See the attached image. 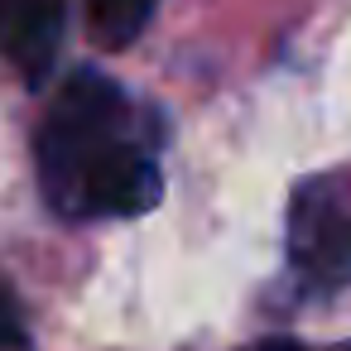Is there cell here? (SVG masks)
<instances>
[{"label": "cell", "mask_w": 351, "mask_h": 351, "mask_svg": "<svg viewBox=\"0 0 351 351\" xmlns=\"http://www.w3.org/2000/svg\"><path fill=\"white\" fill-rule=\"evenodd\" d=\"M39 183L58 217H140L159 202L164 173L135 125L130 97L101 73H73L34 135Z\"/></svg>", "instance_id": "obj_1"}, {"label": "cell", "mask_w": 351, "mask_h": 351, "mask_svg": "<svg viewBox=\"0 0 351 351\" xmlns=\"http://www.w3.org/2000/svg\"><path fill=\"white\" fill-rule=\"evenodd\" d=\"M159 0H87V29L106 49H125L140 39Z\"/></svg>", "instance_id": "obj_4"}, {"label": "cell", "mask_w": 351, "mask_h": 351, "mask_svg": "<svg viewBox=\"0 0 351 351\" xmlns=\"http://www.w3.org/2000/svg\"><path fill=\"white\" fill-rule=\"evenodd\" d=\"M20 341V313H15V298L0 289V351Z\"/></svg>", "instance_id": "obj_5"}, {"label": "cell", "mask_w": 351, "mask_h": 351, "mask_svg": "<svg viewBox=\"0 0 351 351\" xmlns=\"http://www.w3.org/2000/svg\"><path fill=\"white\" fill-rule=\"evenodd\" d=\"M289 265L317 293L351 284V169L317 173L293 188Z\"/></svg>", "instance_id": "obj_2"}, {"label": "cell", "mask_w": 351, "mask_h": 351, "mask_svg": "<svg viewBox=\"0 0 351 351\" xmlns=\"http://www.w3.org/2000/svg\"><path fill=\"white\" fill-rule=\"evenodd\" d=\"M245 351H303V346L289 341V337H265V341H255V346H245Z\"/></svg>", "instance_id": "obj_6"}, {"label": "cell", "mask_w": 351, "mask_h": 351, "mask_svg": "<svg viewBox=\"0 0 351 351\" xmlns=\"http://www.w3.org/2000/svg\"><path fill=\"white\" fill-rule=\"evenodd\" d=\"M63 0H0V63L25 82H44L63 44Z\"/></svg>", "instance_id": "obj_3"}]
</instances>
